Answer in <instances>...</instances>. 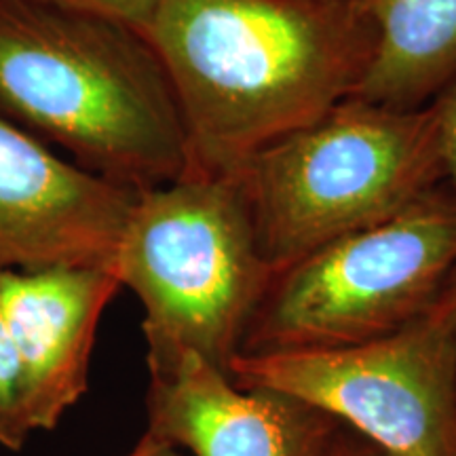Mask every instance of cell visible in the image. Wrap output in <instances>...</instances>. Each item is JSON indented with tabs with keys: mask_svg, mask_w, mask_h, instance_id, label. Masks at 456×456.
Returning <instances> with one entry per match:
<instances>
[{
	"mask_svg": "<svg viewBox=\"0 0 456 456\" xmlns=\"http://www.w3.org/2000/svg\"><path fill=\"white\" fill-rule=\"evenodd\" d=\"M456 271V192L444 180L379 224L273 273L239 355L385 338L429 309Z\"/></svg>",
	"mask_w": 456,
	"mask_h": 456,
	"instance_id": "5",
	"label": "cell"
},
{
	"mask_svg": "<svg viewBox=\"0 0 456 456\" xmlns=\"http://www.w3.org/2000/svg\"><path fill=\"white\" fill-rule=\"evenodd\" d=\"M43 3L110 17V20L123 21L144 34L148 21L161 0H43Z\"/></svg>",
	"mask_w": 456,
	"mask_h": 456,
	"instance_id": "12",
	"label": "cell"
},
{
	"mask_svg": "<svg viewBox=\"0 0 456 456\" xmlns=\"http://www.w3.org/2000/svg\"><path fill=\"white\" fill-rule=\"evenodd\" d=\"M112 269L144 306L146 357L188 351L228 376L275 273L237 175L195 171L138 192Z\"/></svg>",
	"mask_w": 456,
	"mask_h": 456,
	"instance_id": "4",
	"label": "cell"
},
{
	"mask_svg": "<svg viewBox=\"0 0 456 456\" xmlns=\"http://www.w3.org/2000/svg\"><path fill=\"white\" fill-rule=\"evenodd\" d=\"M34 433L21 383V366L7 322L0 313V446L20 452Z\"/></svg>",
	"mask_w": 456,
	"mask_h": 456,
	"instance_id": "11",
	"label": "cell"
},
{
	"mask_svg": "<svg viewBox=\"0 0 456 456\" xmlns=\"http://www.w3.org/2000/svg\"><path fill=\"white\" fill-rule=\"evenodd\" d=\"M231 379L323 410L385 456H456V271L423 315L385 338L237 355Z\"/></svg>",
	"mask_w": 456,
	"mask_h": 456,
	"instance_id": "6",
	"label": "cell"
},
{
	"mask_svg": "<svg viewBox=\"0 0 456 456\" xmlns=\"http://www.w3.org/2000/svg\"><path fill=\"white\" fill-rule=\"evenodd\" d=\"M429 106L436 117L444 180L456 192V81L450 83Z\"/></svg>",
	"mask_w": 456,
	"mask_h": 456,
	"instance_id": "13",
	"label": "cell"
},
{
	"mask_svg": "<svg viewBox=\"0 0 456 456\" xmlns=\"http://www.w3.org/2000/svg\"><path fill=\"white\" fill-rule=\"evenodd\" d=\"M0 117L78 165L146 191L188 171L161 57L135 28L43 0H0Z\"/></svg>",
	"mask_w": 456,
	"mask_h": 456,
	"instance_id": "2",
	"label": "cell"
},
{
	"mask_svg": "<svg viewBox=\"0 0 456 456\" xmlns=\"http://www.w3.org/2000/svg\"><path fill=\"white\" fill-rule=\"evenodd\" d=\"M138 192L0 117V271L112 266Z\"/></svg>",
	"mask_w": 456,
	"mask_h": 456,
	"instance_id": "7",
	"label": "cell"
},
{
	"mask_svg": "<svg viewBox=\"0 0 456 456\" xmlns=\"http://www.w3.org/2000/svg\"><path fill=\"white\" fill-rule=\"evenodd\" d=\"M144 37L178 100L188 171L209 175L353 98L374 53L357 0H161Z\"/></svg>",
	"mask_w": 456,
	"mask_h": 456,
	"instance_id": "1",
	"label": "cell"
},
{
	"mask_svg": "<svg viewBox=\"0 0 456 456\" xmlns=\"http://www.w3.org/2000/svg\"><path fill=\"white\" fill-rule=\"evenodd\" d=\"M121 289L112 266L0 271V313L21 366L34 431H51L89 389L102 313Z\"/></svg>",
	"mask_w": 456,
	"mask_h": 456,
	"instance_id": "9",
	"label": "cell"
},
{
	"mask_svg": "<svg viewBox=\"0 0 456 456\" xmlns=\"http://www.w3.org/2000/svg\"><path fill=\"white\" fill-rule=\"evenodd\" d=\"M262 254L281 271L334 239L397 216L444 182L431 106L346 98L235 171Z\"/></svg>",
	"mask_w": 456,
	"mask_h": 456,
	"instance_id": "3",
	"label": "cell"
},
{
	"mask_svg": "<svg viewBox=\"0 0 456 456\" xmlns=\"http://www.w3.org/2000/svg\"><path fill=\"white\" fill-rule=\"evenodd\" d=\"M146 362V431L188 456H326L340 429L298 397L235 385L195 353Z\"/></svg>",
	"mask_w": 456,
	"mask_h": 456,
	"instance_id": "8",
	"label": "cell"
},
{
	"mask_svg": "<svg viewBox=\"0 0 456 456\" xmlns=\"http://www.w3.org/2000/svg\"><path fill=\"white\" fill-rule=\"evenodd\" d=\"M326 456H385L379 448H374L368 440H363L362 436H357L355 431H351L349 427L340 425V429L336 431L332 444Z\"/></svg>",
	"mask_w": 456,
	"mask_h": 456,
	"instance_id": "14",
	"label": "cell"
},
{
	"mask_svg": "<svg viewBox=\"0 0 456 456\" xmlns=\"http://www.w3.org/2000/svg\"><path fill=\"white\" fill-rule=\"evenodd\" d=\"M127 456H188L184 450H180L178 446H171V444L159 440V437L151 436V433H144L142 440L138 442V446Z\"/></svg>",
	"mask_w": 456,
	"mask_h": 456,
	"instance_id": "15",
	"label": "cell"
},
{
	"mask_svg": "<svg viewBox=\"0 0 456 456\" xmlns=\"http://www.w3.org/2000/svg\"><path fill=\"white\" fill-rule=\"evenodd\" d=\"M374 53L353 98L395 110L429 106L456 81V0H357Z\"/></svg>",
	"mask_w": 456,
	"mask_h": 456,
	"instance_id": "10",
	"label": "cell"
}]
</instances>
